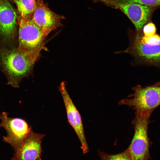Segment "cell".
<instances>
[{
	"label": "cell",
	"mask_w": 160,
	"mask_h": 160,
	"mask_svg": "<svg viewBox=\"0 0 160 160\" xmlns=\"http://www.w3.org/2000/svg\"><path fill=\"white\" fill-rule=\"evenodd\" d=\"M39 57L26 55L16 49L2 48L0 50V62L7 74L8 84L18 87L22 79L31 71Z\"/></svg>",
	"instance_id": "obj_1"
},
{
	"label": "cell",
	"mask_w": 160,
	"mask_h": 160,
	"mask_svg": "<svg viewBox=\"0 0 160 160\" xmlns=\"http://www.w3.org/2000/svg\"><path fill=\"white\" fill-rule=\"evenodd\" d=\"M18 23L17 49L24 55L40 57L47 36L31 18L19 19Z\"/></svg>",
	"instance_id": "obj_2"
},
{
	"label": "cell",
	"mask_w": 160,
	"mask_h": 160,
	"mask_svg": "<svg viewBox=\"0 0 160 160\" xmlns=\"http://www.w3.org/2000/svg\"><path fill=\"white\" fill-rule=\"evenodd\" d=\"M151 115L136 111L132 121L134 134L131 143L127 149L131 160H148L150 158V140L148 129Z\"/></svg>",
	"instance_id": "obj_3"
},
{
	"label": "cell",
	"mask_w": 160,
	"mask_h": 160,
	"mask_svg": "<svg viewBox=\"0 0 160 160\" xmlns=\"http://www.w3.org/2000/svg\"><path fill=\"white\" fill-rule=\"evenodd\" d=\"M133 90L134 92L130 98L121 100L119 104L150 115L160 105V82L145 87L137 86Z\"/></svg>",
	"instance_id": "obj_4"
},
{
	"label": "cell",
	"mask_w": 160,
	"mask_h": 160,
	"mask_svg": "<svg viewBox=\"0 0 160 160\" xmlns=\"http://www.w3.org/2000/svg\"><path fill=\"white\" fill-rule=\"evenodd\" d=\"M8 113L2 112L0 114V127L7 132L3 136V141L10 144L15 151L19 148L28 135L32 128L24 119L8 116Z\"/></svg>",
	"instance_id": "obj_5"
},
{
	"label": "cell",
	"mask_w": 160,
	"mask_h": 160,
	"mask_svg": "<svg viewBox=\"0 0 160 160\" xmlns=\"http://www.w3.org/2000/svg\"><path fill=\"white\" fill-rule=\"evenodd\" d=\"M65 85L64 81L62 82L59 91L64 104L68 122L79 140L83 153L85 154L88 153L89 149L85 136L81 117L67 92Z\"/></svg>",
	"instance_id": "obj_6"
},
{
	"label": "cell",
	"mask_w": 160,
	"mask_h": 160,
	"mask_svg": "<svg viewBox=\"0 0 160 160\" xmlns=\"http://www.w3.org/2000/svg\"><path fill=\"white\" fill-rule=\"evenodd\" d=\"M31 19L47 36L62 26L61 22L64 17L51 11L43 0H37L36 7Z\"/></svg>",
	"instance_id": "obj_7"
},
{
	"label": "cell",
	"mask_w": 160,
	"mask_h": 160,
	"mask_svg": "<svg viewBox=\"0 0 160 160\" xmlns=\"http://www.w3.org/2000/svg\"><path fill=\"white\" fill-rule=\"evenodd\" d=\"M120 9L131 20L137 31H140L148 20L151 9L150 7L135 3H124L112 0H100Z\"/></svg>",
	"instance_id": "obj_8"
},
{
	"label": "cell",
	"mask_w": 160,
	"mask_h": 160,
	"mask_svg": "<svg viewBox=\"0 0 160 160\" xmlns=\"http://www.w3.org/2000/svg\"><path fill=\"white\" fill-rule=\"evenodd\" d=\"M45 135L32 129L21 147L15 151L12 160H40L42 151L41 142Z\"/></svg>",
	"instance_id": "obj_9"
},
{
	"label": "cell",
	"mask_w": 160,
	"mask_h": 160,
	"mask_svg": "<svg viewBox=\"0 0 160 160\" xmlns=\"http://www.w3.org/2000/svg\"><path fill=\"white\" fill-rule=\"evenodd\" d=\"M16 12L8 0H0V34L6 42L14 40L17 26Z\"/></svg>",
	"instance_id": "obj_10"
},
{
	"label": "cell",
	"mask_w": 160,
	"mask_h": 160,
	"mask_svg": "<svg viewBox=\"0 0 160 160\" xmlns=\"http://www.w3.org/2000/svg\"><path fill=\"white\" fill-rule=\"evenodd\" d=\"M128 51L143 62L160 68V44L150 46L143 43L138 34L133 38Z\"/></svg>",
	"instance_id": "obj_11"
},
{
	"label": "cell",
	"mask_w": 160,
	"mask_h": 160,
	"mask_svg": "<svg viewBox=\"0 0 160 160\" xmlns=\"http://www.w3.org/2000/svg\"><path fill=\"white\" fill-rule=\"evenodd\" d=\"M17 7L19 19L31 18L36 6L37 0H8Z\"/></svg>",
	"instance_id": "obj_12"
},
{
	"label": "cell",
	"mask_w": 160,
	"mask_h": 160,
	"mask_svg": "<svg viewBox=\"0 0 160 160\" xmlns=\"http://www.w3.org/2000/svg\"><path fill=\"white\" fill-rule=\"evenodd\" d=\"M101 160H131L129 152L127 149L120 153L110 154L104 152H98Z\"/></svg>",
	"instance_id": "obj_13"
},
{
	"label": "cell",
	"mask_w": 160,
	"mask_h": 160,
	"mask_svg": "<svg viewBox=\"0 0 160 160\" xmlns=\"http://www.w3.org/2000/svg\"><path fill=\"white\" fill-rule=\"evenodd\" d=\"M118 2L124 3H135L149 7L160 5V0H112Z\"/></svg>",
	"instance_id": "obj_14"
},
{
	"label": "cell",
	"mask_w": 160,
	"mask_h": 160,
	"mask_svg": "<svg viewBox=\"0 0 160 160\" xmlns=\"http://www.w3.org/2000/svg\"><path fill=\"white\" fill-rule=\"evenodd\" d=\"M140 39L142 43L150 46L160 44V36L157 34H155L149 36L140 35Z\"/></svg>",
	"instance_id": "obj_15"
},
{
	"label": "cell",
	"mask_w": 160,
	"mask_h": 160,
	"mask_svg": "<svg viewBox=\"0 0 160 160\" xmlns=\"http://www.w3.org/2000/svg\"><path fill=\"white\" fill-rule=\"evenodd\" d=\"M156 28L155 25L152 23H148L145 25L143 28L144 36H149L156 34Z\"/></svg>",
	"instance_id": "obj_16"
},
{
	"label": "cell",
	"mask_w": 160,
	"mask_h": 160,
	"mask_svg": "<svg viewBox=\"0 0 160 160\" xmlns=\"http://www.w3.org/2000/svg\"></svg>",
	"instance_id": "obj_17"
}]
</instances>
